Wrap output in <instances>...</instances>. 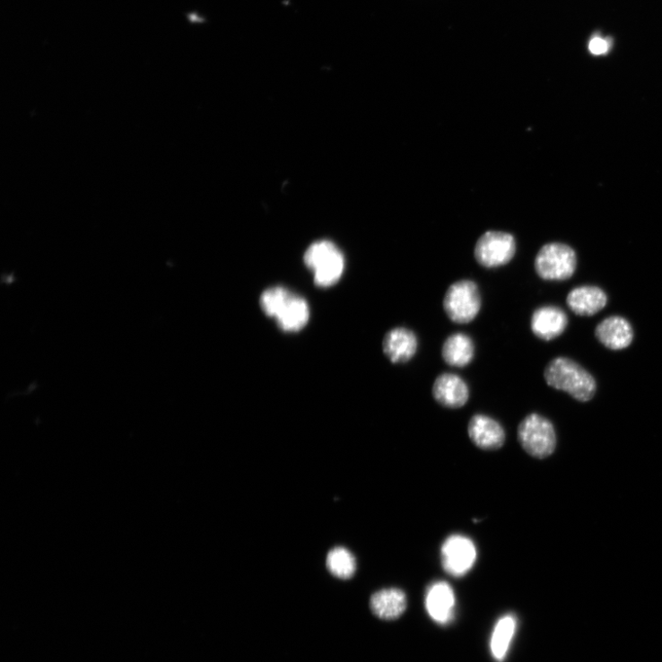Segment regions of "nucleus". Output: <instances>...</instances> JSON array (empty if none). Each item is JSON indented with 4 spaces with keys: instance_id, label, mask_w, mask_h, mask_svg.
Instances as JSON below:
<instances>
[{
    "instance_id": "nucleus-14",
    "label": "nucleus",
    "mask_w": 662,
    "mask_h": 662,
    "mask_svg": "<svg viewBox=\"0 0 662 662\" xmlns=\"http://www.w3.org/2000/svg\"><path fill=\"white\" fill-rule=\"evenodd\" d=\"M608 303L605 292L595 285H582L572 289L567 297V305L576 315L591 317L603 310Z\"/></svg>"
},
{
    "instance_id": "nucleus-21",
    "label": "nucleus",
    "mask_w": 662,
    "mask_h": 662,
    "mask_svg": "<svg viewBox=\"0 0 662 662\" xmlns=\"http://www.w3.org/2000/svg\"><path fill=\"white\" fill-rule=\"evenodd\" d=\"M611 48V42L603 39L601 36H596L590 43H588V50L595 56H602L608 53Z\"/></svg>"
},
{
    "instance_id": "nucleus-18",
    "label": "nucleus",
    "mask_w": 662,
    "mask_h": 662,
    "mask_svg": "<svg viewBox=\"0 0 662 662\" xmlns=\"http://www.w3.org/2000/svg\"><path fill=\"white\" fill-rule=\"evenodd\" d=\"M517 625V617L512 614L502 616L496 623L491 641L492 653L496 660L502 661L505 658Z\"/></svg>"
},
{
    "instance_id": "nucleus-4",
    "label": "nucleus",
    "mask_w": 662,
    "mask_h": 662,
    "mask_svg": "<svg viewBox=\"0 0 662 662\" xmlns=\"http://www.w3.org/2000/svg\"><path fill=\"white\" fill-rule=\"evenodd\" d=\"M577 268L575 250L567 244L553 242L544 245L535 260L536 274L544 281H566Z\"/></svg>"
},
{
    "instance_id": "nucleus-15",
    "label": "nucleus",
    "mask_w": 662,
    "mask_h": 662,
    "mask_svg": "<svg viewBox=\"0 0 662 662\" xmlns=\"http://www.w3.org/2000/svg\"><path fill=\"white\" fill-rule=\"evenodd\" d=\"M309 317L310 309L308 302L292 292L274 319L282 330L286 333H297L309 323Z\"/></svg>"
},
{
    "instance_id": "nucleus-10",
    "label": "nucleus",
    "mask_w": 662,
    "mask_h": 662,
    "mask_svg": "<svg viewBox=\"0 0 662 662\" xmlns=\"http://www.w3.org/2000/svg\"><path fill=\"white\" fill-rule=\"evenodd\" d=\"M418 348L416 334L406 327L391 328L383 339V352L394 364L409 362L416 355Z\"/></svg>"
},
{
    "instance_id": "nucleus-20",
    "label": "nucleus",
    "mask_w": 662,
    "mask_h": 662,
    "mask_svg": "<svg viewBox=\"0 0 662 662\" xmlns=\"http://www.w3.org/2000/svg\"><path fill=\"white\" fill-rule=\"evenodd\" d=\"M292 292L283 286L266 290L260 299V306L266 316L275 318L279 310L291 296Z\"/></svg>"
},
{
    "instance_id": "nucleus-17",
    "label": "nucleus",
    "mask_w": 662,
    "mask_h": 662,
    "mask_svg": "<svg viewBox=\"0 0 662 662\" xmlns=\"http://www.w3.org/2000/svg\"><path fill=\"white\" fill-rule=\"evenodd\" d=\"M473 339L466 334L456 333L445 341L441 347V357L452 367L463 368L470 364L475 357Z\"/></svg>"
},
{
    "instance_id": "nucleus-9",
    "label": "nucleus",
    "mask_w": 662,
    "mask_h": 662,
    "mask_svg": "<svg viewBox=\"0 0 662 662\" xmlns=\"http://www.w3.org/2000/svg\"><path fill=\"white\" fill-rule=\"evenodd\" d=\"M569 319L566 312L557 306H543L532 314V333L540 340L549 342L564 334Z\"/></svg>"
},
{
    "instance_id": "nucleus-3",
    "label": "nucleus",
    "mask_w": 662,
    "mask_h": 662,
    "mask_svg": "<svg viewBox=\"0 0 662 662\" xmlns=\"http://www.w3.org/2000/svg\"><path fill=\"white\" fill-rule=\"evenodd\" d=\"M444 310L456 324H468L480 314L483 298L480 287L468 279L453 283L443 301Z\"/></svg>"
},
{
    "instance_id": "nucleus-6",
    "label": "nucleus",
    "mask_w": 662,
    "mask_h": 662,
    "mask_svg": "<svg viewBox=\"0 0 662 662\" xmlns=\"http://www.w3.org/2000/svg\"><path fill=\"white\" fill-rule=\"evenodd\" d=\"M517 253L514 237L502 231H488L478 239L474 250L476 263L487 269L507 266Z\"/></svg>"
},
{
    "instance_id": "nucleus-13",
    "label": "nucleus",
    "mask_w": 662,
    "mask_h": 662,
    "mask_svg": "<svg viewBox=\"0 0 662 662\" xmlns=\"http://www.w3.org/2000/svg\"><path fill=\"white\" fill-rule=\"evenodd\" d=\"M597 339L606 348L619 351L633 342L634 331L631 322L620 316L604 319L596 328Z\"/></svg>"
},
{
    "instance_id": "nucleus-16",
    "label": "nucleus",
    "mask_w": 662,
    "mask_h": 662,
    "mask_svg": "<svg viewBox=\"0 0 662 662\" xmlns=\"http://www.w3.org/2000/svg\"><path fill=\"white\" fill-rule=\"evenodd\" d=\"M370 607L376 616L384 620H394L407 608V597L399 588H384L374 594Z\"/></svg>"
},
{
    "instance_id": "nucleus-12",
    "label": "nucleus",
    "mask_w": 662,
    "mask_h": 662,
    "mask_svg": "<svg viewBox=\"0 0 662 662\" xmlns=\"http://www.w3.org/2000/svg\"><path fill=\"white\" fill-rule=\"evenodd\" d=\"M425 605L429 615L440 624L449 623L455 613L456 597L452 587L438 581L428 588Z\"/></svg>"
},
{
    "instance_id": "nucleus-11",
    "label": "nucleus",
    "mask_w": 662,
    "mask_h": 662,
    "mask_svg": "<svg viewBox=\"0 0 662 662\" xmlns=\"http://www.w3.org/2000/svg\"><path fill=\"white\" fill-rule=\"evenodd\" d=\"M467 431L473 444L483 450H497L505 443L504 429L490 416L474 415L469 421Z\"/></svg>"
},
{
    "instance_id": "nucleus-5",
    "label": "nucleus",
    "mask_w": 662,
    "mask_h": 662,
    "mask_svg": "<svg viewBox=\"0 0 662 662\" xmlns=\"http://www.w3.org/2000/svg\"><path fill=\"white\" fill-rule=\"evenodd\" d=\"M518 440L525 451L538 459L548 457L557 447L554 425L537 414H529L521 422Z\"/></svg>"
},
{
    "instance_id": "nucleus-7",
    "label": "nucleus",
    "mask_w": 662,
    "mask_h": 662,
    "mask_svg": "<svg viewBox=\"0 0 662 662\" xmlns=\"http://www.w3.org/2000/svg\"><path fill=\"white\" fill-rule=\"evenodd\" d=\"M441 565L451 576L466 575L476 561V548L473 541L461 535L450 536L440 549Z\"/></svg>"
},
{
    "instance_id": "nucleus-2",
    "label": "nucleus",
    "mask_w": 662,
    "mask_h": 662,
    "mask_svg": "<svg viewBox=\"0 0 662 662\" xmlns=\"http://www.w3.org/2000/svg\"><path fill=\"white\" fill-rule=\"evenodd\" d=\"M304 262L312 272L316 285L323 288L336 284L345 269L344 254L335 243L327 240L311 244L304 255Z\"/></svg>"
},
{
    "instance_id": "nucleus-19",
    "label": "nucleus",
    "mask_w": 662,
    "mask_h": 662,
    "mask_svg": "<svg viewBox=\"0 0 662 662\" xmlns=\"http://www.w3.org/2000/svg\"><path fill=\"white\" fill-rule=\"evenodd\" d=\"M328 571L342 579H351L356 571V561L351 552L344 547H335L328 552L326 561Z\"/></svg>"
},
{
    "instance_id": "nucleus-1",
    "label": "nucleus",
    "mask_w": 662,
    "mask_h": 662,
    "mask_svg": "<svg viewBox=\"0 0 662 662\" xmlns=\"http://www.w3.org/2000/svg\"><path fill=\"white\" fill-rule=\"evenodd\" d=\"M544 379L550 388L566 392L579 402L593 399L597 389L595 378L568 357L551 360L544 368Z\"/></svg>"
},
{
    "instance_id": "nucleus-8",
    "label": "nucleus",
    "mask_w": 662,
    "mask_h": 662,
    "mask_svg": "<svg viewBox=\"0 0 662 662\" xmlns=\"http://www.w3.org/2000/svg\"><path fill=\"white\" fill-rule=\"evenodd\" d=\"M431 393L435 401L448 409L464 407L470 396L466 382L452 373L439 375L433 382Z\"/></svg>"
}]
</instances>
